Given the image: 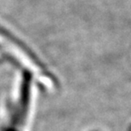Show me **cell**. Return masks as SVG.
<instances>
[{
  "instance_id": "obj_1",
  "label": "cell",
  "mask_w": 131,
  "mask_h": 131,
  "mask_svg": "<svg viewBox=\"0 0 131 131\" xmlns=\"http://www.w3.org/2000/svg\"><path fill=\"white\" fill-rule=\"evenodd\" d=\"M0 50L4 51L20 65L27 68L32 74H37L40 72V65L35 61L25 49L2 30H0Z\"/></svg>"
}]
</instances>
